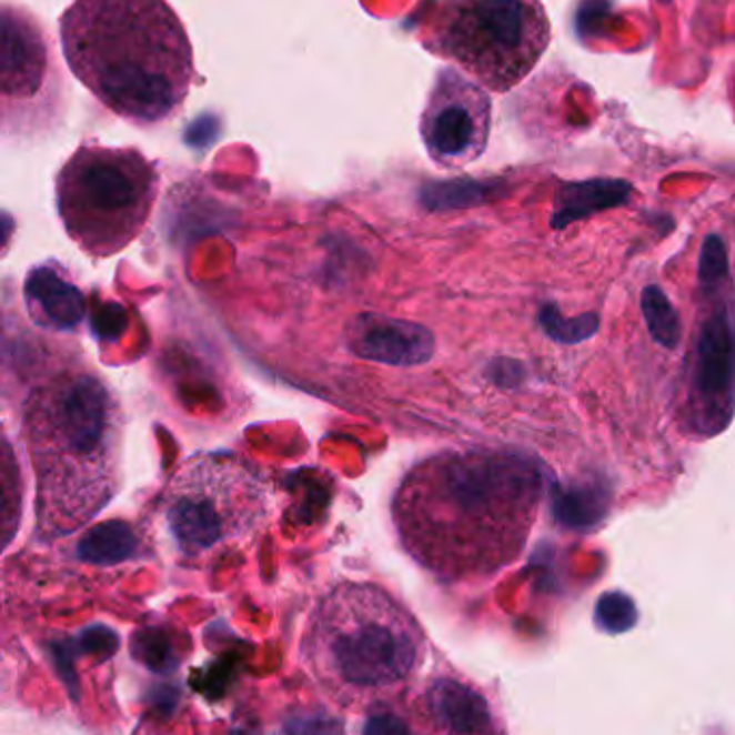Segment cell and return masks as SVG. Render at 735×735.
Listing matches in <instances>:
<instances>
[{
  "mask_svg": "<svg viewBox=\"0 0 735 735\" xmlns=\"http://www.w3.org/2000/svg\"><path fill=\"white\" fill-rule=\"evenodd\" d=\"M540 322H542V329L546 331V334L552 336L554 341H561V343H578V341H585L593 332L597 331V315L595 313H585L581 318L567 320L552 304H546L540 311Z\"/></svg>",
  "mask_w": 735,
  "mask_h": 735,
  "instance_id": "obj_18",
  "label": "cell"
},
{
  "mask_svg": "<svg viewBox=\"0 0 735 735\" xmlns=\"http://www.w3.org/2000/svg\"><path fill=\"white\" fill-rule=\"evenodd\" d=\"M487 119L490 104L477 87L442 70L421 117V134L434 162L455 167L477 158L485 148Z\"/></svg>",
  "mask_w": 735,
  "mask_h": 735,
  "instance_id": "obj_8",
  "label": "cell"
},
{
  "mask_svg": "<svg viewBox=\"0 0 735 735\" xmlns=\"http://www.w3.org/2000/svg\"><path fill=\"white\" fill-rule=\"evenodd\" d=\"M499 192L496 182H449V184L434 185L427 192V203L432 208H466L487 201Z\"/></svg>",
  "mask_w": 735,
  "mask_h": 735,
  "instance_id": "obj_17",
  "label": "cell"
},
{
  "mask_svg": "<svg viewBox=\"0 0 735 735\" xmlns=\"http://www.w3.org/2000/svg\"><path fill=\"white\" fill-rule=\"evenodd\" d=\"M425 43L501 89L533 63L535 13L526 0H444Z\"/></svg>",
  "mask_w": 735,
  "mask_h": 735,
  "instance_id": "obj_7",
  "label": "cell"
},
{
  "mask_svg": "<svg viewBox=\"0 0 735 735\" xmlns=\"http://www.w3.org/2000/svg\"><path fill=\"white\" fill-rule=\"evenodd\" d=\"M160 175L137 149L82 145L57 175V210L91 258H112L148 224Z\"/></svg>",
  "mask_w": 735,
  "mask_h": 735,
  "instance_id": "obj_5",
  "label": "cell"
},
{
  "mask_svg": "<svg viewBox=\"0 0 735 735\" xmlns=\"http://www.w3.org/2000/svg\"><path fill=\"white\" fill-rule=\"evenodd\" d=\"M641 302H643V313H645L647 329L652 332V336L668 350L677 348V343L682 339V326H679L677 311L673 309L666 294L662 292L661 288L650 285L643 290Z\"/></svg>",
  "mask_w": 735,
  "mask_h": 735,
  "instance_id": "obj_16",
  "label": "cell"
},
{
  "mask_svg": "<svg viewBox=\"0 0 735 735\" xmlns=\"http://www.w3.org/2000/svg\"><path fill=\"white\" fill-rule=\"evenodd\" d=\"M542 475L501 451H446L405 473L393 496L400 544L444 581L487 576L528 537Z\"/></svg>",
  "mask_w": 735,
  "mask_h": 735,
  "instance_id": "obj_1",
  "label": "cell"
},
{
  "mask_svg": "<svg viewBox=\"0 0 735 735\" xmlns=\"http://www.w3.org/2000/svg\"><path fill=\"white\" fill-rule=\"evenodd\" d=\"M270 514V492L235 455L201 453L171 475L162 496L167 528L188 558L251 542Z\"/></svg>",
  "mask_w": 735,
  "mask_h": 735,
  "instance_id": "obj_6",
  "label": "cell"
},
{
  "mask_svg": "<svg viewBox=\"0 0 735 735\" xmlns=\"http://www.w3.org/2000/svg\"><path fill=\"white\" fill-rule=\"evenodd\" d=\"M61 46L75 78L137 123L167 119L192 84V46L167 0H74Z\"/></svg>",
  "mask_w": 735,
  "mask_h": 735,
  "instance_id": "obj_3",
  "label": "cell"
},
{
  "mask_svg": "<svg viewBox=\"0 0 735 735\" xmlns=\"http://www.w3.org/2000/svg\"><path fill=\"white\" fill-rule=\"evenodd\" d=\"M300 661L332 705L369 712L404 695L425 661V636L391 593L345 581L313 606Z\"/></svg>",
  "mask_w": 735,
  "mask_h": 735,
  "instance_id": "obj_4",
  "label": "cell"
},
{
  "mask_svg": "<svg viewBox=\"0 0 735 735\" xmlns=\"http://www.w3.org/2000/svg\"><path fill=\"white\" fill-rule=\"evenodd\" d=\"M729 274V258L725 242L718 235H707L698 259V281L703 288L718 285Z\"/></svg>",
  "mask_w": 735,
  "mask_h": 735,
  "instance_id": "obj_20",
  "label": "cell"
},
{
  "mask_svg": "<svg viewBox=\"0 0 735 735\" xmlns=\"http://www.w3.org/2000/svg\"><path fill=\"white\" fill-rule=\"evenodd\" d=\"M661 2H671V0H661Z\"/></svg>",
  "mask_w": 735,
  "mask_h": 735,
  "instance_id": "obj_22",
  "label": "cell"
},
{
  "mask_svg": "<svg viewBox=\"0 0 735 735\" xmlns=\"http://www.w3.org/2000/svg\"><path fill=\"white\" fill-rule=\"evenodd\" d=\"M46 75V46L38 27L18 11L4 9L2 18V91L31 98Z\"/></svg>",
  "mask_w": 735,
  "mask_h": 735,
  "instance_id": "obj_12",
  "label": "cell"
},
{
  "mask_svg": "<svg viewBox=\"0 0 735 735\" xmlns=\"http://www.w3.org/2000/svg\"><path fill=\"white\" fill-rule=\"evenodd\" d=\"M27 300L57 326H70L82 318V295L54 268H38L29 274Z\"/></svg>",
  "mask_w": 735,
  "mask_h": 735,
  "instance_id": "obj_14",
  "label": "cell"
},
{
  "mask_svg": "<svg viewBox=\"0 0 735 735\" xmlns=\"http://www.w3.org/2000/svg\"><path fill=\"white\" fill-rule=\"evenodd\" d=\"M632 185L624 180H587L563 184L554 194V212L551 224L565 229L572 222L583 221L597 212L613 210L627 203Z\"/></svg>",
  "mask_w": 735,
  "mask_h": 735,
  "instance_id": "obj_13",
  "label": "cell"
},
{
  "mask_svg": "<svg viewBox=\"0 0 735 735\" xmlns=\"http://www.w3.org/2000/svg\"><path fill=\"white\" fill-rule=\"evenodd\" d=\"M427 729L449 734H487L494 729L485 698L455 679H434L419 697Z\"/></svg>",
  "mask_w": 735,
  "mask_h": 735,
  "instance_id": "obj_11",
  "label": "cell"
},
{
  "mask_svg": "<svg viewBox=\"0 0 735 735\" xmlns=\"http://www.w3.org/2000/svg\"><path fill=\"white\" fill-rule=\"evenodd\" d=\"M613 20V0H581L576 9V33L581 38L600 36Z\"/></svg>",
  "mask_w": 735,
  "mask_h": 735,
  "instance_id": "obj_21",
  "label": "cell"
},
{
  "mask_svg": "<svg viewBox=\"0 0 735 735\" xmlns=\"http://www.w3.org/2000/svg\"><path fill=\"white\" fill-rule=\"evenodd\" d=\"M638 611L632 597L625 593H604L595 604V622L611 634H624L630 627L636 625Z\"/></svg>",
  "mask_w": 735,
  "mask_h": 735,
  "instance_id": "obj_19",
  "label": "cell"
},
{
  "mask_svg": "<svg viewBox=\"0 0 735 735\" xmlns=\"http://www.w3.org/2000/svg\"><path fill=\"white\" fill-rule=\"evenodd\" d=\"M608 510V494L595 485H574L561 487L554 494L552 512L554 517L574 528H585L597 524Z\"/></svg>",
  "mask_w": 735,
  "mask_h": 735,
  "instance_id": "obj_15",
  "label": "cell"
},
{
  "mask_svg": "<svg viewBox=\"0 0 735 735\" xmlns=\"http://www.w3.org/2000/svg\"><path fill=\"white\" fill-rule=\"evenodd\" d=\"M24 441L36 473V515L43 540L84 528L119 490L123 412L93 373L66 371L33 389Z\"/></svg>",
  "mask_w": 735,
  "mask_h": 735,
  "instance_id": "obj_2",
  "label": "cell"
},
{
  "mask_svg": "<svg viewBox=\"0 0 735 735\" xmlns=\"http://www.w3.org/2000/svg\"><path fill=\"white\" fill-rule=\"evenodd\" d=\"M348 345L368 361L400 368L423 365L434 354V336L430 331L382 315L359 318L348 331Z\"/></svg>",
  "mask_w": 735,
  "mask_h": 735,
  "instance_id": "obj_10",
  "label": "cell"
},
{
  "mask_svg": "<svg viewBox=\"0 0 735 735\" xmlns=\"http://www.w3.org/2000/svg\"><path fill=\"white\" fill-rule=\"evenodd\" d=\"M735 414V324L721 309L701 329L691 386V419L698 434H721Z\"/></svg>",
  "mask_w": 735,
  "mask_h": 735,
  "instance_id": "obj_9",
  "label": "cell"
}]
</instances>
